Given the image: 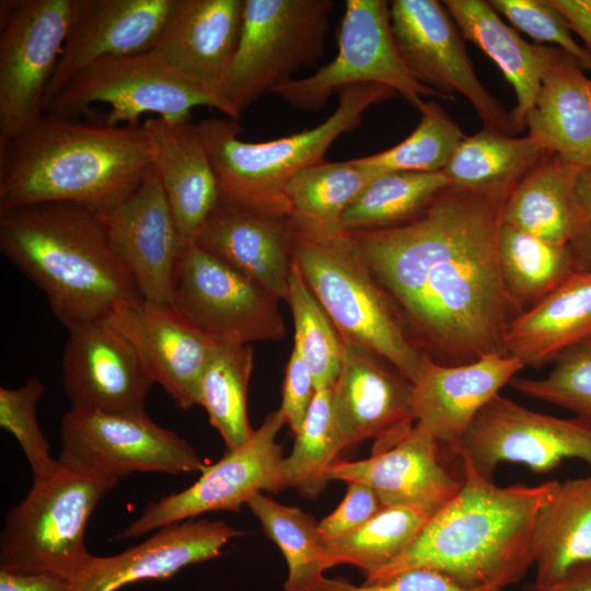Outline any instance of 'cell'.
Returning a JSON list of instances; mask_svg holds the SVG:
<instances>
[{
	"mask_svg": "<svg viewBox=\"0 0 591 591\" xmlns=\"http://www.w3.org/2000/svg\"><path fill=\"white\" fill-rule=\"evenodd\" d=\"M515 185H450L407 222L350 232L410 340L438 363L505 354L506 329L522 313L505 287L498 252Z\"/></svg>",
	"mask_w": 591,
	"mask_h": 591,
	"instance_id": "6da1fadb",
	"label": "cell"
},
{
	"mask_svg": "<svg viewBox=\"0 0 591 591\" xmlns=\"http://www.w3.org/2000/svg\"><path fill=\"white\" fill-rule=\"evenodd\" d=\"M153 165L143 124L111 126L44 113L0 141V209L71 202L105 217Z\"/></svg>",
	"mask_w": 591,
	"mask_h": 591,
	"instance_id": "7a4b0ae2",
	"label": "cell"
},
{
	"mask_svg": "<svg viewBox=\"0 0 591 591\" xmlns=\"http://www.w3.org/2000/svg\"><path fill=\"white\" fill-rule=\"evenodd\" d=\"M459 493L426 523L407 551L366 583L427 568L462 587L505 588L534 564L533 530L541 507L558 480L536 486H497L462 460Z\"/></svg>",
	"mask_w": 591,
	"mask_h": 591,
	"instance_id": "3957f363",
	"label": "cell"
},
{
	"mask_svg": "<svg viewBox=\"0 0 591 591\" xmlns=\"http://www.w3.org/2000/svg\"><path fill=\"white\" fill-rule=\"evenodd\" d=\"M0 251L43 291L68 329L142 299L109 244L104 219L80 205L0 209Z\"/></svg>",
	"mask_w": 591,
	"mask_h": 591,
	"instance_id": "277c9868",
	"label": "cell"
},
{
	"mask_svg": "<svg viewBox=\"0 0 591 591\" xmlns=\"http://www.w3.org/2000/svg\"><path fill=\"white\" fill-rule=\"evenodd\" d=\"M332 115L316 127L263 142L240 139L230 118H206L197 130L213 167L219 206L266 216L290 217L286 188L301 170L324 161L343 134L359 127L364 112L396 93L380 84H357L338 92Z\"/></svg>",
	"mask_w": 591,
	"mask_h": 591,
	"instance_id": "5b68a950",
	"label": "cell"
},
{
	"mask_svg": "<svg viewBox=\"0 0 591 591\" xmlns=\"http://www.w3.org/2000/svg\"><path fill=\"white\" fill-rule=\"evenodd\" d=\"M290 224L292 259L340 336L378 356L413 384L422 354L351 233L292 219Z\"/></svg>",
	"mask_w": 591,
	"mask_h": 591,
	"instance_id": "8992f818",
	"label": "cell"
},
{
	"mask_svg": "<svg viewBox=\"0 0 591 591\" xmlns=\"http://www.w3.org/2000/svg\"><path fill=\"white\" fill-rule=\"evenodd\" d=\"M117 484L62 465L50 476L33 480L23 500L5 517L0 570L49 572L72 582L92 556L84 540L88 521Z\"/></svg>",
	"mask_w": 591,
	"mask_h": 591,
	"instance_id": "52a82bcc",
	"label": "cell"
},
{
	"mask_svg": "<svg viewBox=\"0 0 591 591\" xmlns=\"http://www.w3.org/2000/svg\"><path fill=\"white\" fill-rule=\"evenodd\" d=\"M332 0H244L241 35L223 90L235 120L259 96L315 66L324 51Z\"/></svg>",
	"mask_w": 591,
	"mask_h": 591,
	"instance_id": "ba28073f",
	"label": "cell"
},
{
	"mask_svg": "<svg viewBox=\"0 0 591 591\" xmlns=\"http://www.w3.org/2000/svg\"><path fill=\"white\" fill-rule=\"evenodd\" d=\"M93 103L111 106L103 117L111 126L139 124L144 113L170 123L186 121L196 106L215 107L228 117L222 101L182 77L151 50L92 62L66 84L44 113L77 119Z\"/></svg>",
	"mask_w": 591,
	"mask_h": 591,
	"instance_id": "9c48e42d",
	"label": "cell"
},
{
	"mask_svg": "<svg viewBox=\"0 0 591 591\" xmlns=\"http://www.w3.org/2000/svg\"><path fill=\"white\" fill-rule=\"evenodd\" d=\"M357 84H380L404 96L418 111L424 97L449 100L420 83L397 48L384 0H347L338 35V53L313 74L274 89L297 109H321L334 93Z\"/></svg>",
	"mask_w": 591,
	"mask_h": 591,
	"instance_id": "30bf717a",
	"label": "cell"
},
{
	"mask_svg": "<svg viewBox=\"0 0 591 591\" xmlns=\"http://www.w3.org/2000/svg\"><path fill=\"white\" fill-rule=\"evenodd\" d=\"M60 465L118 482L135 472L202 473L206 464L174 431L146 410L105 413L70 408L60 424Z\"/></svg>",
	"mask_w": 591,
	"mask_h": 591,
	"instance_id": "8fae6325",
	"label": "cell"
},
{
	"mask_svg": "<svg viewBox=\"0 0 591 591\" xmlns=\"http://www.w3.org/2000/svg\"><path fill=\"white\" fill-rule=\"evenodd\" d=\"M279 299L196 243L185 245L170 305L217 344L279 340L286 328Z\"/></svg>",
	"mask_w": 591,
	"mask_h": 591,
	"instance_id": "7c38bea8",
	"label": "cell"
},
{
	"mask_svg": "<svg viewBox=\"0 0 591 591\" xmlns=\"http://www.w3.org/2000/svg\"><path fill=\"white\" fill-rule=\"evenodd\" d=\"M76 0L0 1V141L44 114Z\"/></svg>",
	"mask_w": 591,
	"mask_h": 591,
	"instance_id": "4fadbf2b",
	"label": "cell"
},
{
	"mask_svg": "<svg viewBox=\"0 0 591 591\" xmlns=\"http://www.w3.org/2000/svg\"><path fill=\"white\" fill-rule=\"evenodd\" d=\"M286 424L280 409L266 416L242 445L207 465L189 487L150 503L115 540L141 536L212 511H240L263 490L280 491L282 447L277 436Z\"/></svg>",
	"mask_w": 591,
	"mask_h": 591,
	"instance_id": "5bb4252c",
	"label": "cell"
},
{
	"mask_svg": "<svg viewBox=\"0 0 591 591\" xmlns=\"http://www.w3.org/2000/svg\"><path fill=\"white\" fill-rule=\"evenodd\" d=\"M442 2L394 0L390 2L393 35L413 76L426 86L454 100L463 95L484 128L513 136L520 132L511 112L478 80L463 40Z\"/></svg>",
	"mask_w": 591,
	"mask_h": 591,
	"instance_id": "9a60e30c",
	"label": "cell"
},
{
	"mask_svg": "<svg viewBox=\"0 0 591 591\" xmlns=\"http://www.w3.org/2000/svg\"><path fill=\"white\" fill-rule=\"evenodd\" d=\"M455 455L487 479L502 462L546 473L565 459H580L591 470V424L537 413L497 394L474 418Z\"/></svg>",
	"mask_w": 591,
	"mask_h": 591,
	"instance_id": "2e32d148",
	"label": "cell"
},
{
	"mask_svg": "<svg viewBox=\"0 0 591 591\" xmlns=\"http://www.w3.org/2000/svg\"><path fill=\"white\" fill-rule=\"evenodd\" d=\"M68 331L62 379L71 408L144 410L154 382L132 343L111 318L93 320Z\"/></svg>",
	"mask_w": 591,
	"mask_h": 591,
	"instance_id": "e0dca14e",
	"label": "cell"
},
{
	"mask_svg": "<svg viewBox=\"0 0 591 591\" xmlns=\"http://www.w3.org/2000/svg\"><path fill=\"white\" fill-rule=\"evenodd\" d=\"M412 390L413 384L387 362L343 338L332 401L345 449L374 440L376 454L399 442L416 424Z\"/></svg>",
	"mask_w": 591,
	"mask_h": 591,
	"instance_id": "ac0fdd59",
	"label": "cell"
},
{
	"mask_svg": "<svg viewBox=\"0 0 591 591\" xmlns=\"http://www.w3.org/2000/svg\"><path fill=\"white\" fill-rule=\"evenodd\" d=\"M102 218L141 298L170 304L185 245L153 166L137 190Z\"/></svg>",
	"mask_w": 591,
	"mask_h": 591,
	"instance_id": "d6986e66",
	"label": "cell"
},
{
	"mask_svg": "<svg viewBox=\"0 0 591 591\" xmlns=\"http://www.w3.org/2000/svg\"><path fill=\"white\" fill-rule=\"evenodd\" d=\"M523 364L506 354L464 364L438 363L422 355L412 390L416 424L455 454L477 414L515 376Z\"/></svg>",
	"mask_w": 591,
	"mask_h": 591,
	"instance_id": "ffe728a7",
	"label": "cell"
},
{
	"mask_svg": "<svg viewBox=\"0 0 591 591\" xmlns=\"http://www.w3.org/2000/svg\"><path fill=\"white\" fill-rule=\"evenodd\" d=\"M108 317L178 408L200 404L201 378L219 344L196 331L170 304L141 299L117 308Z\"/></svg>",
	"mask_w": 591,
	"mask_h": 591,
	"instance_id": "44dd1931",
	"label": "cell"
},
{
	"mask_svg": "<svg viewBox=\"0 0 591 591\" xmlns=\"http://www.w3.org/2000/svg\"><path fill=\"white\" fill-rule=\"evenodd\" d=\"M244 0H173L151 51L188 81L223 100L237 48ZM231 119V118H230Z\"/></svg>",
	"mask_w": 591,
	"mask_h": 591,
	"instance_id": "7402d4cb",
	"label": "cell"
},
{
	"mask_svg": "<svg viewBox=\"0 0 591 591\" xmlns=\"http://www.w3.org/2000/svg\"><path fill=\"white\" fill-rule=\"evenodd\" d=\"M173 0H76L69 32L47 88L44 112L82 69L107 56L153 48Z\"/></svg>",
	"mask_w": 591,
	"mask_h": 591,
	"instance_id": "603a6c76",
	"label": "cell"
},
{
	"mask_svg": "<svg viewBox=\"0 0 591 591\" xmlns=\"http://www.w3.org/2000/svg\"><path fill=\"white\" fill-rule=\"evenodd\" d=\"M242 534L223 520L173 523L117 555H92L72 581L71 591H117L141 580L167 579L186 566L218 557Z\"/></svg>",
	"mask_w": 591,
	"mask_h": 591,
	"instance_id": "cb8c5ba5",
	"label": "cell"
},
{
	"mask_svg": "<svg viewBox=\"0 0 591 591\" xmlns=\"http://www.w3.org/2000/svg\"><path fill=\"white\" fill-rule=\"evenodd\" d=\"M439 442L420 425L392 448L358 461H336L327 483L360 482L370 486L384 507L404 506L436 513L460 490L439 460Z\"/></svg>",
	"mask_w": 591,
	"mask_h": 591,
	"instance_id": "d4e9b609",
	"label": "cell"
},
{
	"mask_svg": "<svg viewBox=\"0 0 591 591\" xmlns=\"http://www.w3.org/2000/svg\"><path fill=\"white\" fill-rule=\"evenodd\" d=\"M153 146L155 170L184 245L195 243L219 206V188L210 159L190 120L160 117L143 123Z\"/></svg>",
	"mask_w": 591,
	"mask_h": 591,
	"instance_id": "484cf974",
	"label": "cell"
},
{
	"mask_svg": "<svg viewBox=\"0 0 591 591\" xmlns=\"http://www.w3.org/2000/svg\"><path fill=\"white\" fill-rule=\"evenodd\" d=\"M195 243L277 299L287 300L292 260L289 217L218 206Z\"/></svg>",
	"mask_w": 591,
	"mask_h": 591,
	"instance_id": "4316f807",
	"label": "cell"
},
{
	"mask_svg": "<svg viewBox=\"0 0 591 591\" xmlns=\"http://www.w3.org/2000/svg\"><path fill=\"white\" fill-rule=\"evenodd\" d=\"M525 127L548 152L579 169L591 165V80L579 61L558 47L548 46Z\"/></svg>",
	"mask_w": 591,
	"mask_h": 591,
	"instance_id": "83f0119b",
	"label": "cell"
},
{
	"mask_svg": "<svg viewBox=\"0 0 591 591\" xmlns=\"http://www.w3.org/2000/svg\"><path fill=\"white\" fill-rule=\"evenodd\" d=\"M591 337V273L575 271L507 327L503 352L538 368Z\"/></svg>",
	"mask_w": 591,
	"mask_h": 591,
	"instance_id": "f1b7e54d",
	"label": "cell"
},
{
	"mask_svg": "<svg viewBox=\"0 0 591 591\" xmlns=\"http://www.w3.org/2000/svg\"><path fill=\"white\" fill-rule=\"evenodd\" d=\"M442 4L464 37L493 59L512 85L517 105L511 114L522 131L541 85L548 46L525 42L489 1L444 0Z\"/></svg>",
	"mask_w": 591,
	"mask_h": 591,
	"instance_id": "f546056e",
	"label": "cell"
},
{
	"mask_svg": "<svg viewBox=\"0 0 591 591\" xmlns=\"http://www.w3.org/2000/svg\"><path fill=\"white\" fill-rule=\"evenodd\" d=\"M534 581L553 582L591 561V475L567 479L538 510L533 530Z\"/></svg>",
	"mask_w": 591,
	"mask_h": 591,
	"instance_id": "4dcf8cb0",
	"label": "cell"
},
{
	"mask_svg": "<svg viewBox=\"0 0 591 591\" xmlns=\"http://www.w3.org/2000/svg\"><path fill=\"white\" fill-rule=\"evenodd\" d=\"M579 167L547 152L517 183L502 223L568 245L573 224V188Z\"/></svg>",
	"mask_w": 591,
	"mask_h": 591,
	"instance_id": "1f68e13d",
	"label": "cell"
},
{
	"mask_svg": "<svg viewBox=\"0 0 591 591\" xmlns=\"http://www.w3.org/2000/svg\"><path fill=\"white\" fill-rule=\"evenodd\" d=\"M498 252L505 287L522 312L543 300L576 271L568 245L503 223Z\"/></svg>",
	"mask_w": 591,
	"mask_h": 591,
	"instance_id": "d6a6232c",
	"label": "cell"
},
{
	"mask_svg": "<svg viewBox=\"0 0 591 591\" xmlns=\"http://www.w3.org/2000/svg\"><path fill=\"white\" fill-rule=\"evenodd\" d=\"M547 152L529 134L513 137L483 128L461 141L441 172L460 187L517 184Z\"/></svg>",
	"mask_w": 591,
	"mask_h": 591,
	"instance_id": "836d02e7",
	"label": "cell"
},
{
	"mask_svg": "<svg viewBox=\"0 0 591 591\" xmlns=\"http://www.w3.org/2000/svg\"><path fill=\"white\" fill-rule=\"evenodd\" d=\"M385 173L358 159L327 162L298 172L286 188L290 219L299 222L338 227L347 208L376 177Z\"/></svg>",
	"mask_w": 591,
	"mask_h": 591,
	"instance_id": "e575fe53",
	"label": "cell"
},
{
	"mask_svg": "<svg viewBox=\"0 0 591 591\" xmlns=\"http://www.w3.org/2000/svg\"><path fill=\"white\" fill-rule=\"evenodd\" d=\"M432 515L414 507H384L356 531L324 542L326 569L347 564L371 577L403 555Z\"/></svg>",
	"mask_w": 591,
	"mask_h": 591,
	"instance_id": "d590c367",
	"label": "cell"
},
{
	"mask_svg": "<svg viewBox=\"0 0 591 591\" xmlns=\"http://www.w3.org/2000/svg\"><path fill=\"white\" fill-rule=\"evenodd\" d=\"M246 506L285 557L288 568L285 591H316L326 566L324 541L314 518L263 493L253 496Z\"/></svg>",
	"mask_w": 591,
	"mask_h": 591,
	"instance_id": "8d00e7d4",
	"label": "cell"
},
{
	"mask_svg": "<svg viewBox=\"0 0 591 591\" xmlns=\"http://www.w3.org/2000/svg\"><path fill=\"white\" fill-rule=\"evenodd\" d=\"M450 185L442 172H385L347 208L338 228L354 232L402 224L418 216Z\"/></svg>",
	"mask_w": 591,
	"mask_h": 591,
	"instance_id": "74e56055",
	"label": "cell"
},
{
	"mask_svg": "<svg viewBox=\"0 0 591 591\" xmlns=\"http://www.w3.org/2000/svg\"><path fill=\"white\" fill-rule=\"evenodd\" d=\"M253 369L251 345L219 344L200 382V406L227 450L244 444L253 433L247 418V389Z\"/></svg>",
	"mask_w": 591,
	"mask_h": 591,
	"instance_id": "f35d334b",
	"label": "cell"
},
{
	"mask_svg": "<svg viewBox=\"0 0 591 591\" xmlns=\"http://www.w3.org/2000/svg\"><path fill=\"white\" fill-rule=\"evenodd\" d=\"M294 436L292 451L280 465V490L293 488L306 499H316L327 485V470L345 449L334 417L332 387L317 390Z\"/></svg>",
	"mask_w": 591,
	"mask_h": 591,
	"instance_id": "ab89813d",
	"label": "cell"
},
{
	"mask_svg": "<svg viewBox=\"0 0 591 591\" xmlns=\"http://www.w3.org/2000/svg\"><path fill=\"white\" fill-rule=\"evenodd\" d=\"M286 301L294 325L293 349L311 370L316 389L332 387L340 368L343 338L293 259Z\"/></svg>",
	"mask_w": 591,
	"mask_h": 591,
	"instance_id": "60d3db41",
	"label": "cell"
},
{
	"mask_svg": "<svg viewBox=\"0 0 591 591\" xmlns=\"http://www.w3.org/2000/svg\"><path fill=\"white\" fill-rule=\"evenodd\" d=\"M419 113L417 127L403 141L358 160L385 172H441L466 136L434 101L425 102Z\"/></svg>",
	"mask_w": 591,
	"mask_h": 591,
	"instance_id": "b9f144b4",
	"label": "cell"
},
{
	"mask_svg": "<svg viewBox=\"0 0 591 591\" xmlns=\"http://www.w3.org/2000/svg\"><path fill=\"white\" fill-rule=\"evenodd\" d=\"M509 384L522 395L568 409L591 424V337L563 351L546 376H514Z\"/></svg>",
	"mask_w": 591,
	"mask_h": 591,
	"instance_id": "7bdbcfd3",
	"label": "cell"
},
{
	"mask_svg": "<svg viewBox=\"0 0 591 591\" xmlns=\"http://www.w3.org/2000/svg\"><path fill=\"white\" fill-rule=\"evenodd\" d=\"M45 392L38 376L31 375L16 389L0 387V426L20 443L33 474V480L54 474L60 464L51 456L50 445L36 417V405Z\"/></svg>",
	"mask_w": 591,
	"mask_h": 591,
	"instance_id": "ee69618b",
	"label": "cell"
},
{
	"mask_svg": "<svg viewBox=\"0 0 591 591\" xmlns=\"http://www.w3.org/2000/svg\"><path fill=\"white\" fill-rule=\"evenodd\" d=\"M489 3L517 28L537 42L554 44L591 71L589 54L573 39L566 18L552 0H491Z\"/></svg>",
	"mask_w": 591,
	"mask_h": 591,
	"instance_id": "f6af8a7d",
	"label": "cell"
},
{
	"mask_svg": "<svg viewBox=\"0 0 591 591\" xmlns=\"http://www.w3.org/2000/svg\"><path fill=\"white\" fill-rule=\"evenodd\" d=\"M316 591H500L495 587L465 588L447 576L427 568L399 572L384 581L355 584L344 577H324Z\"/></svg>",
	"mask_w": 591,
	"mask_h": 591,
	"instance_id": "bcb514c9",
	"label": "cell"
},
{
	"mask_svg": "<svg viewBox=\"0 0 591 591\" xmlns=\"http://www.w3.org/2000/svg\"><path fill=\"white\" fill-rule=\"evenodd\" d=\"M346 495L337 508L318 522L324 542L347 535L373 518L384 506L378 494L360 482H349Z\"/></svg>",
	"mask_w": 591,
	"mask_h": 591,
	"instance_id": "7dc6e473",
	"label": "cell"
},
{
	"mask_svg": "<svg viewBox=\"0 0 591 591\" xmlns=\"http://www.w3.org/2000/svg\"><path fill=\"white\" fill-rule=\"evenodd\" d=\"M316 392L311 370L292 349L286 367L279 409L293 434L300 430Z\"/></svg>",
	"mask_w": 591,
	"mask_h": 591,
	"instance_id": "c3c4849f",
	"label": "cell"
},
{
	"mask_svg": "<svg viewBox=\"0 0 591 591\" xmlns=\"http://www.w3.org/2000/svg\"><path fill=\"white\" fill-rule=\"evenodd\" d=\"M575 270L591 273V165L579 170L573 188V224L568 243Z\"/></svg>",
	"mask_w": 591,
	"mask_h": 591,
	"instance_id": "681fc988",
	"label": "cell"
},
{
	"mask_svg": "<svg viewBox=\"0 0 591 591\" xmlns=\"http://www.w3.org/2000/svg\"><path fill=\"white\" fill-rule=\"evenodd\" d=\"M72 582L55 573L0 570V591H71Z\"/></svg>",
	"mask_w": 591,
	"mask_h": 591,
	"instance_id": "f907efd6",
	"label": "cell"
},
{
	"mask_svg": "<svg viewBox=\"0 0 591 591\" xmlns=\"http://www.w3.org/2000/svg\"><path fill=\"white\" fill-rule=\"evenodd\" d=\"M564 14L571 31L584 43L591 58V0H552Z\"/></svg>",
	"mask_w": 591,
	"mask_h": 591,
	"instance_id": "816d5d0a",
	"label": "cell"
},
{
	"mask_svg": "<svg viewBox=\"0 0 591 591\" xmlns=\"http://www.w3.org/2000/svg\"><path fill=\"white\" fill-rule=\"evenodd\" d=\"M519 591H591V561L576 566L556 581H532Z\"/></svg>",
	"mask_w": 591,
	"mask_h": 591,
	"instance_id": "f5cc1de1",
	"label": "cell"
}]
</instances>
